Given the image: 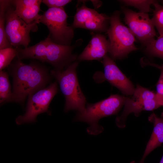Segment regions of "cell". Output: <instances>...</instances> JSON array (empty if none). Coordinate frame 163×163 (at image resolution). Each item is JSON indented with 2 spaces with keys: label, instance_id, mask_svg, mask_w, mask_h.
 <instances>
[{
  "label": "cell",
  "instance_id": "obj_1",
  "mask_svg": "<svg viewBox=\"0 0 163 163\" xmlns=\"http://www.w3.org/2000/svg\"><path fill=\"white\" fill-rule=\"evenodd\" d=\"M12 68L13 83L11 101L23 102L27 96L44 88L49 80L46 70L37 64H26L18 59Z\"/></svg>",
  "mask_w": 163,
  "mask_h": 163
},
{
  "label": "cell",
  "instance_id": "obj_2",
  "mask_svg": "<svg viewBox=\"0 0 163 163\" xmlns=\"http://www.w3.org/2000/svg\"><path fill=\"white\" fill-rule=\"evenodd\" d=\"M73 47L53 42L48 36L32 46L18 49V59H33L51 64L56 69L62 70L77 59L72 53Z\"/></svg>",
  "mask_w": 163,
  "mask_h": 163
},
{
  "label": "cell",
  "instance_id": "obj_3",
  "mask_svg": "<svg viewBox=\"0 0 163 163\" xmlns=\"http://www.w3.org/2000/svg\"><path fill=\"white\" fill-rule=\"evenodd\" d=\"M126 97L113 94L96 103L87 104L84 110L78 112L74 120L88 123L89 126L87 129V132L91 135H97L104 130L98 124L100 120L117 114L124 105Z\"/></svg>",
  "mask_w": 163,
  "mask_h": 163
},
{
  "label": "cell",
  "instance_id": "obj_4",
  "mask_svg": "<svg viewBox=\"0 0 163 163\" xmlns=\"http://www.w3.org/2000/svg\"><path fill=\"white\" fill-rule=\"evenodd\" d=\"M78 62L75 61L64 70H52L51 74L56 80L66 100L64 108L66 112L71 110L80 112L86 106V98L78 82L77 68Z\"/></svg>",
  "mask_w": 163,
  "mask_h": 163
},
{
  "label": "cell",
  "instance_id": "obj_5",
  "mask_svg": "<svg viewBox=\"0 0 163 163\" xmlns=\"http://www.w3.org/2000/svg\"><path fill=\"white\" fill-rule=\"evenodd\" d=\"M119 14L116 12L110 18L107 30L109 39V53L113 60L121 59L131 52L137 50L134 44L135 36L121 22Z\"/></svg>",
  "mask_w": 163,
  "mask_h": 163
},
{
  "label": "cell",
  "instance_id": "obj_6",
  "mask_svg": "<svg viewBox=\"0 0 163 163\" xmlns=\"http://www.w3.org/2000/svg\"><path fill=\"white\" fill-rule=\"evenodd\" d=\"M68 16L64 8H49L41 15L39 22L47 27L48 36L54 43L70 46L74 35L73 28L67 22Z\"/></svg>",
  "mask_w": 163,
  "mask_h": 163
},
{
  "label": "cell",
  "instance_id": "obj_7",
  "mask_svg": "<svg viewBox=\"0 0 163 163\" xmlns=\"http://www.w3.org/2000/svg\"><path fill=\"white\" fill-rule=\"evenodd\" d=\"M37 24L36 21L26 23L16 14L11 0H8L5 12V30L11 46L28 47L30 41V33L37 30Z\"/></svg>",
  "mask_w": 163,
  "mask_h": 163
},
{
  "label": "cell",
  "instance_id": "obj_8",
  "mask_svg": "<svg viewBox=\"0 0 163 163\" xmlns=\"http://www.w3.org/2000/svg\"><path fill=\"white\" fill-rule=\"evenodd\" d=\"M156 94L146 88L137 85L131 97H126L123 110L116 119L117 126L120 128H124L126 119L131 113L138 117L143 111H152L161 107L155 99Z\"/></svg>",
  "mask_w": 163,
  "mask_h": 163
},
{
  "label": "cell",
  "instance_id": "obj_9",
  "mask_svg": "<svg viewBox=\"0 0 163 163\" xmlns=\"http://www.w3.org/2000/svg\"><path fill=\"white\" fill-rule=\"evenodd\" d=\"M57 91V84L55 82L46 88L29 96L25 113L16 118V124L20 125L34 122L39 114L45 112L50 113L49 105Z\"/></svg>",
  "mask_w": 163,
  "mask_h": 163
},
{
  "label": "cell",
  "instance_id": "obj_10",
  "mask_svg": "<svg viewBox=\"0 0 163 163\" xmlns=\"http://www.w3.org/2000/svg\"><path fill=\"white\" fill-rule=\"evenodd\" d=\"M123 11L125 22L139 40L147 45L155 39L154 26L147 13L136 12L127 9Z\"/></svg>",
  "mask_w": 163,
  "mask_h": 163
},
{
  "label": "cell",
  "instance_id": "obj_11",
  "mask_svg": "<svg viewBox=\"0 0 163 163\" xmlns=\"http://www.w3.org/2000/svg\"><path fill=\"white\" fill-rule=\"evenodd\" d=\"M108 19L105 14L88 8L84 3L77 8L72 26L73 28H83L98 33L104 32Z\"/></svg>",
  "mask_w": 163,
  "mask_h": 163
},
{
  "label": "cell",
  "instance_id": "obj_12",
  "mask_svg": "<svg viewBox=\"0 0 163 163\" xmlns=\"http://www.w3.org/2000/svg\"><path fill=\"white\" fill-rule=\"evenodd\" d=\"M103 64L104 69L103 80L107 81L123 94L127 96L132 95L135 88L113 60L107 55L103 59Z\"/></svg>",
  "mask_w": 163,
  "mask_h": 163
},
{
  "label": "cell",
  "instance_id": "obj_13",
  "mask_svg": "<svg viewBox=\"0 0 163 163\" xmlns=\"http://www.w3.org/2000/svg\"><path fill=\"white\" fill-rule=\"evenodd\" d=\"M109 49V42L105 36L99 33L94 34L88 44L77 57V59L79 61L100 60L107 55Z\"/></svg>",
  "mask_w": 163,
  "mask_h": 163
},
{
  "label": "cell",
  "instance_id": "obj_14",
  "mask_svg": "<svg viewBox=\"0 0 163 163\" xmlns=\"http://www.w3.org/2000/svg\"><path fill=\"white\" fill-rule=\"evenodd\" d=\"M17 15L26 23L29 24L36 21L40 23L41 15L40 10L41 0H11Z\"/></svg>",
  "mask_w": 163,
  "mask_h": 163
},
{
  "label": "cell",
  "instance_id": "obj_15",
  "mask_svg": "<svg viewBox=\"0 0 163 163\" xmlns=\"http://www.w3.org/2000/svg\"><path fill=\"white\" fill-rule=\"evenodd\" d=\"M149 120L153 123L154 128L140 163H144L146 157L163 143V120L153 113L149 117Z\"/></svg>",
  "mask_w": 163,
  "mask_h": 163
},
{
  "label": "cell",
  "instance_id": "obj_16",
  "mask_svg": "<svg viewBox=\"0 0 163 163\" xmlns=\"http://www.w3.org/2000/svg\"><path fill=\"white\" fill-rule=\"evenodd\" d=\"M8 0H0V50L11 47L5 30V12Z\"/></svg>",
  "mask_w": 163,
  "mask_h": 163
},
{
  "label": "cell",
  "instance_id": "obj_17",
  "mask_svg": "<svg viewBox=\"0 0 163 163\" xmlns=\"http://www.w3.org/2000/svg\"><path fill=\"white\" fill-rule=\"evenodd\" d=\"M12 96L11 86L7 73L3 71L0 72V103L10 102Z\"/></svg>",
  "mask_w": 163,
  "mask_h": 163
},
{
  "label": "cell",
  "instance_id": "obj_18",
  "mask_svg": "<svg viewBox=\"0 0 163 163\" xmlns=\"http://www.w3.org/2000/svg\"><path fill=\"white\" fill-rule=\"evenodd\" d=\"M155 7L153 16L151 19L154 27L157 29L160 36H163V6L156 1L153 4Z\"/></svg>",
  "mask_w": 163,
  "mask_h": 163
},
{
  "label": "cell",
  "instance_id": "obj_19",
  "mask_svg": "<svg viewBox=\"0 0 163 163\" xmlns=\"http://www.w3.org/2000/svg\"><path fill=\"white\" fill-rule=\"evenodd\" d=\"M18 54V49L12 47L0 50V71L8 66Z\"/></svg>",
  "mask_w": 163,
  "mask_h": 163
},
{
  "label": "cell",
  "instance_id": "obj_20",
  "mask_svg": "<svg viewBox=\"0 0 163 163\" xmlns=\"http://www.w3.org/2000/svg\"><path fill=\"white\" fill-rule=\"evenodd\" d=\"M146 50L151 54L163 59V36H159L147 45Z\"/></svg>",
  "mask_w": 163,
  "mask_h": 163
},
{
  "label": "cell",
  "instance_id": "obj_21",
  "mask_svg": "<svg viewBox=\"0 0 163 163\" xmlns=\"http://www.w3.org/2000/svg\"><path fill=\"white\" fill-rule=\"evenodd\" d=\"M154 0H121L125 4L133 6L140 11V12L147 13L150 11V6L153 4Z\"/></svg>",
  "mask_w": 163,
  "mask_h": 163
},
{
  "label": "cell",
  "instance_id": "obj_22",
  "mask_svg": "<svg viewBox=\"0 0 163 163\" xmlns=\"http://www.w3.org/2000/svg\"><path fill=\"white\" fill-rule=\"evenodd\" d=\"M71 1L70 0H43L42 2L49 8H62Z\"/></svg>",
  "mask_w": 163,
  "mask_h": 163
},
{
  "label": "cell",
  "instance_id": "obj_23",
  "mask_svg": "<svg viewBox=\"0 0 163 163\" xmlns=\"http://www.w3.org/2000/svg\"><path fill=\"white\" fill-rule=\"evenodd\" d=\"M151 64L161 70L160 75L156 85L157 93L163 95V64L161 66L153 64Z\"/></svg>",
  "mask_w": 163,
  "mask_h": 163
},
{
  "label": "cell",
  "instance_id": "obj_24",
  "mask_svg": "<svg viewBox=\"0 0 163 163\" xmlns=\"http://www.w3.org/2000/svg\"><path fill=\"white\" fill-rule=\"evenodd\" d=\"M155 99L160 106H163V95L156 93Z\"/></svg>",
  "mask_w": 163,
  "mask_h": 163
},
{
  "label": "cell",
  "instance_id": "obj_25",
  "mask_svg": "<svg viewBox=\"0 0 163 163\" xmlns=\"http://www.w3.org/2000/svg\"><path fill=\"white\" fill-rule=\"evenodd\" d=\"M159 163H163V155L161 159V160Z\"/></svg>",
  "mask_w": 163,
  "mask_h": 163
},
{
  "label": "cell",
  "instance_id": "obj_26",
  "mask_svg": "<svg viewBox=\"0 0 163 163\" xmlns=\"http://www.w3.org/2000/svg\"><path fill=\"white\" fill-rule=\"evenodd\" d=\"M161 118L163 120V111L161 113Z\"/></svg>",
  "mask_w": 163,
  "mask_h": 163
},
{
  "label": "cell",
  "instance_id": "obj_27",
  "mask_svg": "<svg viewBox=\"0 0 163 163\" xmlns=\"http://www.w3.org/2000/svg\"><path fill=\"white\" fill-rule=\"evenodd\" d=\"M130 163H136V162L134 161H131Z\"/></svg>",
  "mask_w": 163,
  "mask_h": 163
}]
</instances>
